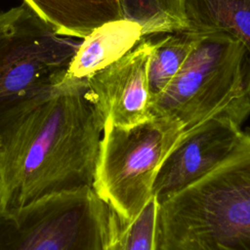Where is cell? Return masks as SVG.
<instances>
[{
  "mask_svg": "<svg viewBox=\"0 0 250 250\" xmlns=\"http://www.w3.org/2000/svg\"><path fill=\"white\" fill-rule=\"evenodd\" d=\"M151 48V35L144 36L120 59L87 78L90 96L104 122L129 127L151 118L147 80Z\"/></svg>",
  "mask_w": 250,
  "mask_h": 250,
  "instance_id": "8",
  "label": "cell"
},
{
  "mask_svg": "<svg viewBox=\"0 0 250 250\" xmlns=\"http://www.w3.org/2000/svg\"><path fill=\"white\" fill-rule=\"evenodd\" d=\"M62 36L84 39L98 27L124 19L120 0H23Z\"/></svg>",
  "mask_w": 250,
  "mask_h": 250,
  "instance_id": "9",
  "label": "cell"
},
{
  "mask_svg": "<svg viewBox=\"0 0 250 250\" xmlns=\"http://www.w3.org/2000/svg\"><path fill=\"white\" fill-rule=\"evenodd\" d=\"M183 133L180 122L166 116L129 127L105 121L93 189L109 208L132 221L153 196L157 172Z\"/></svg>",
  "mask_w": 250,
  "mask_h": 250,
  "instance_id": "5",
  "label": "cell"
},
{
  "mask_svg": "<svg viewBox=\"0 0 250 250\" xmlns=\"http://www.w3.org/2000/svg\"><path fill=\"white\" fill-rule=\"evenodd\" d=\"M240 125L217 116L185 131L163 160L152 188L162 203L218 167L232 151L241 134Z\"/></svg>",
  "mask_w": 250,
  "mask_h": 250,
  "instance_id": "7",
  "label": "cell"
},
{
  "mask_svg": "<svg viewBox=\"0 0 250 250\" xmlns=\"http://www.w3.org/2000/svg\"><path fill=\"white\" fill-rule=\"evenodd\" d=\"M147 65L148 88L151 101L160 95L199 41L201 35L188 29L153 34Z\"/></svg>",
  "mask_w": 250,
  "mask_h": 250,
  "instance_id": "13",
  "label": "cell"
},
{
  "mask_svg": "<svg viewBox=\"0 0 250 250\" xmlns=\"http://www.w3.org/2000/svg\"><path fill=\"white\" fill-rule=\"evenodd\" d=\"M103 250H160L159 203L154 196L132 221L108 207Z\"/></svg>",
  "mask_w": 250,
  "mask_h": 250,
  "instance_id": "12",
  "label": "cell"
},
{
  "mask_svg": "<svg viewBox=\"0 0 250 250\" xmlns=\"http://www.w3.org/2000/svg\"><path fill=\"white\" fill-rule=\"evenodd\" d=\"M104 125L87 79L65 77L0 137V205L93 188Z\"/></svg>",
  "mask_w": 250,
  "mask_h": 250,
  "instance_id": "1",
  "label": "cell"
},
{
  "mask_svg": "<svg viewBox=\"0 0 250 250\" xmlns=\"http://www.w3.org/2000/svg\"><path fill=\"white\" fill-rule=\"evenodd\" d=\"M123 17L138 23L145 36L185 28L182 0H120Z\"/></svg>",
  "mask_w": 250,
  "mask_h": 250,
  "instance_id": "14",
  "label": "cell"
},
{
  "mask_svg": "<svg viewBox=\"0 0 250 250\" xmlns=\"http://www.w3.org/2000/svg\"><path fill=\"white\" fill-rule=\"evenodd\" d=\"M160 250H250V131L205 177L159 204Z\"/></svg>",
  "mask_w": 250,
  "mask_h": 250,
  "instance_id": "2",
  "label": "cell"
},
{
  "mask_svg": "<svg viewBox=\"0 0 250 250\" xmlns=\"http://www.w3.org/2000/svg\"><path fill=\"white\" fill-rule=\"evenodd\" d=\"M249 114L250 57L241 43L220 34L201 35L181 69L150 104L151 117H171L184 132L217 116L241 125Z\"/></svg>",
  "mask_w": 250,
  "mask_h": 250,
  "instance_id": "3",
  "label": "cell"
},
{
  "mask_svg": "<svg viewBox=\"0 0 250 250\" xmlns=\"http://www.w3.org/2000/svg\"><path fill=\"white\" fill-rule=\"evenodd\" d=\"M185 28L241 43L250 57V0H182Z\"/></svg>",
  "mask_w": 250,
  "mask_h": 250,
  "instance_id": "11",
  "label": "cell"
},
{
  "mask_svg": "<svg viewBox=\"0 0 250 250\" xmlns=\"http://www.w3.org/2000/svg\"><path fill=\"white\" fill-rule=\"evenodd\" d=\"M108 206L93 188L0 205V250H103Z\"/></svg>",
  "mask_w": 250,
  "mask_h": 250,
  "instance_id": "6",
  "label": "cell"
},
{
  "mask_svg": "<svg viewBox=\"0 0 250 250\" xmlns=\"http://www.w3.org/2000/svg\"><path fill=\"white\" fill-rule=\"evenodd\" d=\"M79 45L23 2L0 13V137L56 92Z\"/></svg>",
  "mask_w": 250,
  "mask_h": 250,
  "instance_id": "4",
  "label": "cell"
},
{
  "mask_svg": "<svg viewBox=\"0 0 250 250\" xmlns=\"http://www.w3.org/2000/svg\"><path fill=\"white\" fill-rule=\"evenodd\" d=\"M144 36L142 27L126 19L104 23L82 39L65 77L89 78L132 50Z\"/></svg>",
  "mask_w": 250,
  "mask_h": 250,
  "instance_id": "10",
  "label": "cell"
}]
</instances>
